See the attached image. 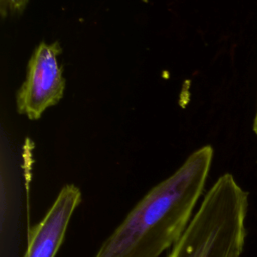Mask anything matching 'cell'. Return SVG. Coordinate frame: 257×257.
I'll list each match as a JSON object with an SVG mask.
<instances>
[{"mask_svg":"<svg viewBox=\"0 0 257 257\" xmlns=\"http://www.w3.org/2000/svg\"><path fill=\"white\" fill-rule=\"evenodd\" d=\"M213 148L191 154L170 177L153 187L102 243L94 257H159L187 230L204 190Z\"/></svg>","mask_w":257,"mask_h":257,"instance_id":"6da1fadb","label":"cell"},{"mask_svg":"<svg viewBox=\"0 0 257 257\" xmlns=\"http://www.w3.org/2000/svg\"><path fill=\"white\" fill-rule=\"evenodd\" d=\"M247 209L248 193L231 174L221 176L168 257H239L245 245Z\"/></svg>","mask_w":257,"mask_h":257,"instance_id":"7a4b0ae2","label":"cell"},{"mask_svg":"<svg viewBox=\"0 0 257 257\" xmlns=\"http://www.w3.org/2000/svg\"><path fill=\"white\" fill-rule=\"evenodd\" d=\"M60 53L61 47L57 41L50 44L41 42L33 51L26 78L16 93V106L20 114L35 120L62 98L65 79L57 59Z\"/></svg>","mask_w":257,"mask_h":257,"instance_id":"3957f363","label":"cell"},{"mask_svg":"<svg viewBox=\"0 0 257 257\" xmlns=\"http://www.w3.org/2000/svg\"><path fill=\"white\" fill-rule=\"evenodd\" d=\"M80 201L81 193L75 185L63 186L42 220L29 230L23 257H55Z\"/></svg>","mask_w":257,"mask_h":257,"instance_id":"277c9868","label":"cell"},{"mask_svg":"<svg viewBox=\"0 0 257 257\" xmlns=\"http://www.w3.org/2000/svg\"><path fill=\"white\" fill-rule=\"evenodd\" d=\"M28 0H0V12L2 17L19 14L23 11Z\"/></svg>","mask_w":257,"mask_h":257,"instance_id":"5b68a950","label":"cell"},{"mask_svg":"<svg viewBox=\"0 0 257 257\" xmlns=\"http://www.w3.org/2000/svg\"><path fill=\"white\" fill-rule=\"evenodd\" d=\"M253 130L257 136V111H256V116H255V119H254V124H253Z\"/></svg>","mask_w":257,"mask_h":257,"instance_id":"8992f818","label":"cell"}]
</instances>
